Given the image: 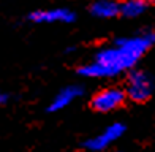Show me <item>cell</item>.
Segmentation results:
<instances>
[{"label": "cell", "instance_id": "cell-2", "mask_svg": "<svg viewBox=\"0 0 155 152\" xmlns=\"http://www.w3.org/2000/svg\"><path fill=\"white\" fill-rule=\"evenodd\" d=\"M124 91L127 94V98H130L131 101L144 103L153 94V79L147 71L133 68L127 78V86Z\"/></svg>", "mask_w": 155, "mask_h": 152}, {"label": "cell", "instance_id": "cell-8", "mask_svg": "<svg viewBox=\"0 0 155 152\" xmlns=\"http://www.w3.org/2000/svg\"><path fill=\"white\" fill-rule=\"evenodd\" d=\"M149 6H150L149 0H127V2L120 3V15L125 18L135 19L144 15L149 10Z\"/></svg>", "mask_w": 155, "mask_h": 152}, {"label": "cell", "instance_id": "cell-7", "mask_svg": "<svg viewBox=\"0 0 155 152\" xmlns=\"http://www.w3.org/2000/svg\"><path fill=\"white\" fill-rule=\"evenodd\" d=\"M89 11L94 18L111 19L120 15V3L116 2V0H95L89 6Z\"/></svg>", "mask_w": 155, "mask_h": 152}, {"label": "cell", "instance_id": "cell-1", "mask_svg": "<svg viewBox=\"0 0 155 152\" xmlns=\"http://www.w3.org/2000/svg\"><path fill=\"white\" fill-rule=\"evenodd\" d=\"M155 46V30L146 29L130 37L116 38L95 52L94 59L78 68L82 78L106 79L131 71L136 64Z\"/></svg>", "mask_w": 155, "mask_h": 152}, {"label": "cell", "instance_id": "cell-3", "mask_svg": "<svg viewBox=\"0 0 155 152\" xmlns=\"http://www.w3.org/2000/svg\"><path fill=\"white\" fill-rule=\"evenodd\" d=\"M127 100V94L120 87H106L92 97L90 106L97 113H111L119 109Z\"/></svg>", "mask_w": 155, "mask_h": 152}, {"label": "cell", "instance_id": "cell-6", "mask_svg": "<svg viewBox=\"0 0 155 152\" xmlns=\"http://www.w3.org/2000/svg\"><path fill=\"white\" fill-rule=\"evenodd\" d=\"M82 94H84V87L81 84H68L65 87H62L60 91L52 97V100L48 106V111L49 113L62 111V109L68 108L74 100L82 97Z\"/></svg>", "mask_w": 155, "mask_h": 152}, {"label": "cell", "instance_id": "cell-4", "mask_svg": "<svg viewBox=\"0 0 155 152\" xmlns=\"http://www.w3.org/2000/svg\"><path fill=\"white\" fill-rule=\"evenodd\" d=\"M124 133H125L124 124L122 122H114V124H111V125H108L98 135H95L92 138H87V140L82 143V146L87 150H92V152H103V150H106L112 143H116Z\"/></svg>", "mask_w": 155, "mask_h": 152}, {"label": "cell", "instance_id": "cell-9", "mask_svg": "<svg viewBox=\"0 0 155 152\" xmlns=\"http://www.w3.org/2000/svg\"><path fill=\"white\" fill-rule=\"evenodd\" d=\"M8 100H10V95L6 92H3V91H0V106L6 105V101H8Z\"/></svg>", "mask_w": 155, "mask_h": 152}, {"label": "cell", "instance_id": "cell-5", "mask_svg": "<svg viewBox=\"0 0 155 152\" xmlns=\"http://www.w3.org/2000/svg\"><path fill=\"white\" fill-rule=\"evenodd\" d=\"M29 19L35 24H71L76 19V13L70 8H49L35 10L29 15Z\"/></svg>", "mask_w": 155, "mask_h": 152}]
</instances>
